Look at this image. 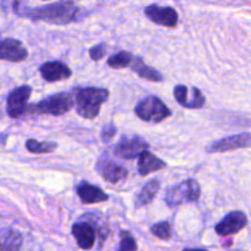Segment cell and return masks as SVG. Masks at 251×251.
<instances>
[{"mask_svg": "<svg viewBox=\"0 0 251 251\" xmlns=\"http://www.w3.org/2000/svg\"><path fill=\"white\" fill-rule=\"evenodd\" d=\"M21 15L27 16L32 20L46 21L55 25H66L76 20L78 8L74 5L73 0H62L59 3L40 6V8L26 9L25 13Z\"/></svg>", "mask_w": 251, "mask_h": 251, "instance_id": "1", "label": "cell"}, {"mask_svg": "<svg viewBox=\"0 0 251 251\" xmlns=\"http://www.w3.org/2000/svg\"><path fill=\"white\" fill-rule=\"evenodd\" d=\"M108 90L99 88H76L73 90L74 101L76 102L78 113L84 118L98 117L100 107L105 101H107Z\"/></svg>", "mask_w": 251, "mask_h": 251, "instance_id": "2", "label": "cell"}, {"mask_svg": "<svg viewBox=\"0 0 251 251\" xmlns=\"http://www.w3.org/2000/svg\"><path fill=\"white\" fill-rule=\"evenodd\" d=\"M74 106V96L69 93H58L43 99L37 103H31L26 107V113L31 115L60 116L72 110Z\"/></svg>", "mask_w": 251, "mask_h": 251, "instance_id": "3", "label": "cell"}, {"mask_svg": "<svg viewBox=\"0 0 251 251\" xmlns=\"http://www.w3.org/2000/svg\"><path fill=\"white\" fill-rule=\"evenodd\" d=\"M201 195V187L195 178H188L178 185L173 186L166 191L165 202L169 207L175 208L183 203L197 202Z\"/></svg>", "mask_w": 251, "mask_h": 251, "instance_id": "4", "label": "cell"}, {"mask_svg": "<svg viewBox=\"0 0 251 251\" xmlns=\"http://www.w3.org/2000/svg\"><path fill=\"white\" fill-rule=\"evenodd\" d=\"M134 112L141 120L151 123H160L171 115L168 106L156 96H148L139 101Z\"/></svg>", "mask_w": 251, "mask_h": 251, "instance_id": "5", "label": "cell"}, {"mask_svg": "<svg viewBox=\"0 0 251 251\" xmlns=\"http://www.w3.org/2000/svg\"><path fill=\"white\" fill-rule=\"evenodd\" d=\"M149 144L144 141L142 137L132 136V137H122L115 148V154L122 159H131L139 158L143 151H148Z\"/></svg>", "mask_w": 251, "mask_h": 251, "instance_id": "6", "label": "cell"}, {"mask_svg": "<svg viewBox=\"0 0 251 251\" xmlns=\"http://www.w3.org/2000/svg\"><path fill=\"white\" fill-rule=\"evenodd\" d=\"M31 93H32L31 86L23 85L14 89L9 94L8 100H6V112L11 118H19L25 113Z\"/></svg>", "mask_w": 251, "mask_h": 251, "instance_id": "7", "label": "cell"}, {"mask_svg": "<svg viewBox=\"0 0 251 251\" xmlns=\"http://www.w3.org/2000/svg\"><path fill=\"white\" fill-rule=\"evenodd\" d=\"M96 170L107 182L118 183L128 175V170L121 164L111 160L107 156H101L96 163Z\"/></svg>", "mask_w": 251, "mask_h": 251, "instance_id": "8", "label": "cell"}, {"mask_svg": "<svg viewBox=\"0 0 251 251\" xmlns=\"http://www.w3.org/2000/svg\"><path fill=\"white\" fill-rule=\"evenodd\" d=\"M175 100L186 108H201L206 102L203 94L195 86L188 88L186 85H176L174 89Z\"/></svg>", "mask_w": 251, "mask_h": 251, "instance_id": "9", "label": "cell"}, {"mask_svg": "<svg viewBox=\"0 0 251 251\" xmlns=\"http://www.w3.org/2000/svg\"><path fill=\"white\" fill-rule=\"evenodd\" d=\"M248 147H251V133H241L213 142L207 148V151L208 153H223V151H235V149L248 148Z\"/></svg>", "mask_w": 251, "mask_h": 251, "instance_id": "10", "label": "cell"}, {"mask_svg": "<svg viewBox=\"0 0 251 251\" xmlns=\"http://www.w3.org/2000/svg\"><path fill=\"white\" fill-rule=\"evenodd\" d=\"M248 224V218L246 214L241 211H233L226 214L221 222L216 226V231L218 235L226 236L233 235V234L239 233L241 229L245 228Z\"/></svg>", "mask_w": 251, "mask_h": 251, "instance_id": "11", "label": "cell"}, {"mask_svg": "<svg viewBox=\"0 0 251 251\" xmlns=\"http://www.w3.org/2000/svg\"><path fill=\"white\" fill-rule=\"evenodd\" d=\"M146 15L148 16L149 20L153 21L156 25L166 26V27H175L177 25L178 15L175 9L169 8V6H158V5H149L146 8Z\"/></svg>", "mask_w": 251, "mask_h": 251, "instance_id": "12", "label": "cell"}, {"mask_svg": "<svg viewBox=\"0 0 251 251\" xmlns=\"http://www.w3.org/2000/svg\"><path fill=\"white\" fill-rule=\"evenodd\" d=\"M27 57V50L23 43L14 38L0 41V59L8 62H21Z\"/></svg>", "mask_w": 251, "mask_h": 251, "instance_id": "13", "label": "cell"}, {"mask_svg": "<svg viewBox=\"0 0 251 251\" xmlns=\"http://www.w3.org/2000/svg\"><path fill=\"white\" fill-rule=\"evenodd\" d=\"M40 73L42 78L48 83H54V81L66 80L71 78L72 71L67 64L62 62H47L43 63L40 68Z\"/></svg>", "mask_w": 251, "mask_h": 251, "instance_id": "14", "label": "cell"}, {"mask_svg": "<svg viewBox=\"0 0 251 251\" xmlns=\"http://www.w3.org/2000/svg\"><path fill=\"white\" fill-rule=\"evenodd\" d=\"M72 233H73L79 248L83 250H90L95 244L96 231L91 224L85 223V222L75 223L72 228Z\"/></svg>", "mask_w": 251, "mask_h": 251, "instance_id": "15", "label": "cell"}, {"mask_svg": "<svg viewBox=\"0 0 251 251\" xmlns=\"http://www.w3.org/2000/svg\"><path fill=\"white\" fill-rule=\"evenodd\" d=\"M76 194H78L80 201L85 204L100 203V202H105L108 200V196L101 188L96 187L86 181L79 183V186L76 187Z\"/></svg>", "mask_w": 251, "mask_h": 251, "instance_id": "16", "label": "cell"}, {"mask_svg": "<svg viewBox=\"0 0 251 251\" xmlns=\"http://www.w3.org/2000/svg\"><path fill=\"white\" fill-rule=\"evenodd\" d=\"M165 166L166 164L161 159L156 158L155 155H153L148 151H143L138 158V173L142 176H146L148 174L154 173V171L161 170Z\"/></svg>", "mask_w": 251, "mask_h": 251, "instance_id": "17", "label": "cell"}, {"mask_svg": "<svg viewBox=\"0 0 251 251\" xmlns=\"http://www.w3.org/2000/svg\"><path fill=\"white\" fill-rule=\"evenodd\" d=\"M23 238L19 231L13 229L0 230V251H19Z\"/></svg>", "mask_w": 251, "mask_h": 251, "instance_id": "18", "label": "cell"}, {"mask_svg": "<svg viewBox=\"0 0 251 251\" xmlns=\"http://www.w3.org/2000/svg\"><path fill=\"white\" fill-rule=\"evenodd\" d=\"M160 181L158 178H153V180L148 181L146 183L143 188H142V191L139 192L138 197L136 200V207H144L148 206L155 196L158 195L159 190H160Z\"/></svg>", "mask_w": 251, "mask_h": 251, "instance_id": "19", "label": "cell"}, {"mask_svg": "<svg viewBox=\"0 0 251 251\" xmlns=\"http://www.w3.org/2000/svg\"><path fill=\"white\" fill-rule=\"evenodd\" d=\"M132 71L136 72L141 78L147 79L149 81H155V83H159V81H163L164 78L158 71L153 69L151 67L147 66L146 63L141 59V58H134L133 62L131 64Z\"/></svg>", "mask_w": 251, "mask_h": 251, "instance_id": "20", "label": "cell"}, {"mask_svg": "<svg viewBox=\"0 0 251 251\" xmlns=\"http://www.w3.org/2000/svg\"><path fill=\"white\" fill-rule=\"evenodd\" d=\"M134 57L132 53L126 52V50H121V52L116 53V54L111 55L107 60V64L111 68L121 69L126 68V67H131L132 62H133Z\"/></svg>", "mask_w": 251, "mask_h": 251, "instance_id": "21", "label": "cell"}, {"mask_svg": "<svg viewBox=\"0 0 251 251\" xmlns=\"http://www.w3.org/2000/svg\"><path fill=\"white\" fill-rule=\"evenodd\" d=\"M57 143H52V142H38L35 139H28L26 142V148L32 154L52 153L57 149Z\"/></svg>", "mask_w": 251, "mask_h": 251, "instance_id": "22", "label": "cell"}, {"mask_svg": "<svg viewBox=\"0 0 251 251\" xmlns=\"http://www.w3.org/2000/svg\"><path fill=\"white\" fill-rule=\"evenodd\" d=\"M151 234L161 240H169L171 238V226L168 222H160L158 224H154L151 229Z\"/></svg>", "mask_w": 251, "mask_h": 251, "instance_id": "23", "label": "cell"}, {"mask_svg": "<svg viewBox=\"0 0 251 251\" xmlns=\"http://www.w3.org/2000/svg\"><path fill=\"white\" fill-rule=\"evenodd\" d=\"M118 251H137L136 239L128 231H121V243Z\"/></svg>", "mask_w": 251, "mask_h": 251, "instance_id": "24", "label": "cell"}, {"mask_svg": "<svg viewBox=\"0 0 251 251\" xmlns=\"http://www.w3.org/2000/svg\"><path fill=\"white\" fill-rule=\"evenodd\" d=\"M117 133V128H116V126H113L112 123H108V125L103 126L102 131H101V139L102 142H110L113 137L116 136Z\"/></svg>", "mask_w": 251, "mask_h": 251, "instance_id": "25", "label": "cell"}, {"mask_svg": "<svg viewBox=\"0 0 251 251\" xmlns=\"http://www.w3.org/2000/svg\"><path fill=\"white\" fill-rule=\"evenodd\" d=\"M90 57L93 60H100L105 57L106 54V46L105 45H96L89 50Z\"/></svg>", "mask_w": 251, "mask_h": 251, "instance_id": "26", "label": "cell"}, {"mask_svg": "<svg viewBox=\"0 0 251 251\" xmlns=\"http://www.w3.org/2000/svg\"><path fill=\"white\" fill-rule=\"evenodd\" d=\"M183 251H208V250H204V249H185Z\"/></svg>", "mask_w": 251, "mask_h": 251, "instance_id": "27", "label": "cell"}, {"mask_svg": "<svg viewBox=\"0 0 251 251\" xmlns=\"http://www.w3.org/2000/svg\"><path fill=\"white\" fill-rule=\"evenodd\" d=\"M238 251H240V250H238Z\"/></svg>", "mask_w": 251, "mask_h": 251, "instance_id": "28", "label": "cell"}]
</instances>
